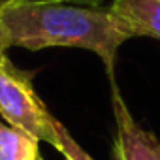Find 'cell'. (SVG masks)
<instances>
[{"mask_svg":"<svg viewBox=\"0 0 160 160\" xmlns=\"http://www.w3.org/2000/svg\"><path fill=\"white\" fill-rule=\"evenodd\" d=\"M32 77L34 73L19 70L8 55L0 60V115L10 126L58 149L60 122L43 106L32 85Z\"/></svg>","mask_w":160,"mask_h":160,"instance_id":"2","label":"cell"},{"mask_svg":"<svg viewBox=\"0 0 160 160\" xmlns=\"http://www.w3.org/2000/svg\"><path fill=\"white\" fill-rule=\"evenodd\" d=\"M0 160H42L40 141L19 128L0 124Z\"/></svg>","mask_w":160,"mask_h":160,"instance_id":"5","label":"cell"},{"mask_svg":"<svg viewBox=\"0 0 160 160\" xmlns=\"http://www.w3.org/2000/svg\"><path fill=\"white\" fill-rule=\"evenodd\" d=\"M109 12L128 40L138 36L160 40V0H115Z\"/></svg>","mask_w":160,"mask_h":160,"instance_id":"4","label":"cell"},{"mask_svg":"<svg viewBox=\"0 0 160 160\" xmlns=\"http://www.w3.org/2000/svg\"><path fill=\"white\" fill-rule=\"evenodd\" d=\"M38 2H64V4H77V6H98L102 0H13L12 4H38Z\"/></svg>","mask_w":160,"mask_h":160,"instance_id":"7","label":"cell"},{"mask_svg":"<svg viewBox=\"0 0 160 160\" xmlns=\"http://www.w3.org/2000/svg\"><path fill=\"white\" fill-rule=\"evenodd\" d=\"M111 109L115 117V160H160L158 138L132 117L115 79H111Z\"/></svg>","mask_w":160,"mask_h":160,"instance_id":"3","label":"cell"},{"mask_svg":"<svg viewBox=\"0 0 160 160\" xmlns=\"http://www.w3.org/2000/svg\"><path fill=\"white\" fill-rule=\"evenodd\" d=\"M128 38L117 27L109 8L77 6L64 2L12 4L0 12V47H77L100 57L115 79V58Z\"/></svg>","mask_w":160,"mask_h":160,"instance_id":"1","label":"cell"},{"mask_svg":"<svg viewBox=\"0 0 160 160\" xmlns=\"http://www.w3.org/2000/svg\"><path fill=\"white\" fill-rule=\"evenodd\" d=\"M12 2H13V0H0V12H2L4 8H8Z\"/></svg>","mask_w":160,"mask_h":160,"instance_id":"8","label":"cell"},{"mask_svg":"<svg viewBox=\"0 0 160 160\" xmlns=\"http://www.w3.org/2000/svg\"><path fill=\"white\" fill-rule=\"evenodd\" d=\"M58 136H60V145H58V152L62 154L64 160H94L81 145H79L73 136L68 132V128L64 124H58Z\"/></svg>","mask_w":160,"mask_h":160,"instance_id":"6","label":"cell"},{"mask_svg":"<svg viewBox=\"0 0 160 160\" xmlns=\"http://www.w3.org/2000/svg\"><path fill=\"white\" fill-rule=\"evenodd\" d=\"M4 57H6V49H4V47H0V60H2Z\"/></svg>","mask_w":160,"mask_h":160,"instance_id":"9","label":"cell"}]
</instances>
